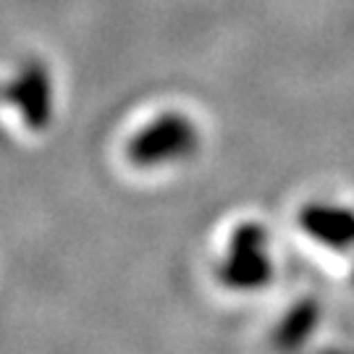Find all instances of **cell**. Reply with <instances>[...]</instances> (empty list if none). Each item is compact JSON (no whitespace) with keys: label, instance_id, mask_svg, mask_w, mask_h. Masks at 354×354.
Wrapping results in <instances>:
<instances>
[{"label":"cell","instance_id":"obj_1","mask_svg":"<svg viewBox=\"0 0 354 354\" xmlns=\"http://www.w3.org/2000/svg\"><path fill=\"white\" fill-rule=\"evenodd\" d=\"M273 257L260 223L236 226L218 263V279L231 291H260L273 281Z\"/></svg>","mask_w":354,"mask_h":354},{"label":"cell","instance_id":"obj_2","mask_svg":"<svg viewBox=\"0 0 354 354\" xmlns=\"http://www.w3.org/2000/svg\"><path fill=\"white\" fill-rule=\"evenodd\" d=\"M302 228L330 250L354 247V213L330 205H313L302 213Z\"/></svg>","mask_w":354,"mask_h":354}]
</instances>
